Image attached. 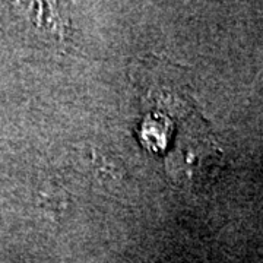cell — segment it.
Returning <instances> with one entry per match:
<instances>
[{"mask_svg": "<svg viewBox=\"0 0 263 263\" xmlns=\"http://www.w3.org/2000/svg\"><path fill=\"white\" fill-rule=\"evenodd\" d=\"M142 143L154 155L164 161L173 179L183 181L195 177V168L203 154L212 152V143L205 126L195 114L192 101L183 94L174 81L151 84L142 94Z\"/></svg>", "mask_w": 263, "mask_h": 263, "instance_id": "obj_1", "label": "cell"}]
</instances>
